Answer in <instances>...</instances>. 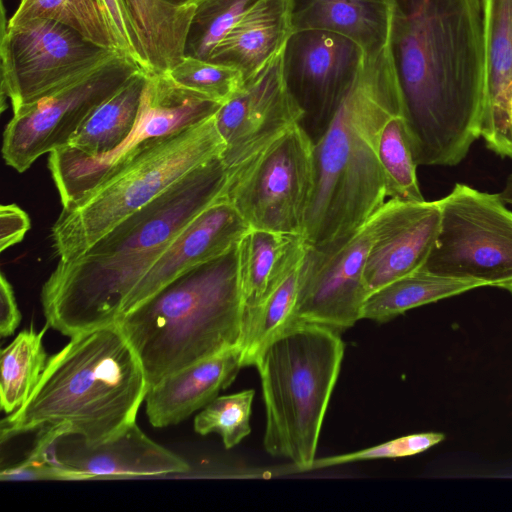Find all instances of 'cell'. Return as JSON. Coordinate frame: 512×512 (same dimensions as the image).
<instances>
[{
  "instance_id": "6da1fadb",
  "label": "cell",
  "mask_w": 512,
  "mask_h": 512,
  "mask_svg": "<svg viewBox=\"0 0 512 512\" xmlns=\"http://www.w3.org/2000/svg\"><path fill=\"white\" fill-rule=\"evenodd\" d=\"M388 48L417 165L454 166L480 137L483 0H390Z\"/></svg>"
},
{
  "instance_id": "7a4b0ae2",
  "label": "cell",
  "mask_w": 512,
  "mask_h": 512,
  "mask_svg": "<svg viewBox=\"0 0 512 512\" xmlns=\"http://www.w3.org/2000/svg\"><path fill=\"white\" fill-rule=\"evenodd\" d=\"M216 157L117 224L82 255L59 260L41 290L46 324L77 334L118 322L129 294L185 226L224 195Z\"/></svg>"
},
{
  "instance_id": "3957f363",
  "label": "cell",
  "mask_w": 512,
  "mask_h": 512,
  "mask_svg": "<svg viewBox=\"0 0 512 512\" xmlns=\"http://www.w3.org/2000/svg\"><path fill=\"white\" fill-rule=\"evenodd\" d=\"M403 114L388 46L362 64L323 133L314 141L315 185L307 243L322 246L351 234L386 201L377 145L387 119Z\"/></svg>"
},
{
  "instance_id": "277c9868",
  "label": "cell",
  "mask_w": 512,
  "mask_h": 512,
  "mask_svg": "<svg viewBox=\"0 0 512 512\" xmlns=\"http://www.w3.org/2000/svg\"><path fill=\"white\" fill-rule=\"evenodd\" d=\"M148 384L117 323L71 337L52 355L27 401L1 421V442L44 427L104 441L136 422Z\"/></svg>"
},
{
  "instance_id": "5b68a950",
  "label": "cell",
  "mask_w": 512,
  "mask_h": 512,
  "mask_svg": "<svg viewBox=\"0 0 512 512\" xmlns=\"http://www.w3.org/2000/svg\"><path fill=\"white\" fill-rule=\"evenodd\" d=\"M117 324L139 357L148 389L185 367L241 348L238 244L183 272Z\"/></svg>"
},
{
  "instance_id": "8992f818",
  "label": "cell",
  "mask_w": 512,
  "mask_h": 512,
  "mask_svg": "<svg viewBox=\"0 0 512 512\" xmlns=\"http://www.w3.org/2000/svg\"><path fill=\"white\" fill-rule=\"evenodd\" d=\"M343 356L339 332L300 323L271 342L255 365L265 406L264 448L298 471H309L316 459Z\"/></svg>"
},
{
  "instance_id": "52a82bcc",
  "label": "cell",
  "mask_w": 512,
  "mask_h": 512,
  "mask_svg": "<svg viewBox=\"0 0 512 512\" xmlns=\"http://www.w3.org/2000/svg\"><path fill=\"white\" fill-rule=\"evenodd\" d=\"M224 149L213 115L166 138L104 178L63 207L54 223L51 238L59 260H72L85 253L191 170L221 157Z\"/></svg>"
},
{
  "instance_id": "ba28073f",
  "label": "cell",
  "mask_w": 512,
  "mask_h": 512,
  "mask_svg": "<svg viewBox=\"0 0 512 512\" xmlns=\"http://www.w3.org/2000/svg\"><path fill=\"white\" fill-rule=\"evenodd\" d=\"M439 204L438 233L422 268L512 293V211L500 196L457 183Z\"/></svg>"
},
{
  "instance_id": "9c48e42d",
  "label": "cell",
  "mask_w": 512,
  "mask_h": 512,
  "mask_svg": "<svg viewBox=\"0 0 512 512\" xmlns=\"http://www.w3.org/2000/svg\"><path fill=\"white\" fill-rule=\"evenodd\" d=\"M222 104L179 86L167 74L147 73L138 120L122 145L101 156H87L68 146L49 153L48 167L62 206L166 138L212 117Z\"/></svg>"
},
{
  "instance_id": "30bf717a",
  "label": "cell",
  "mask_w": 512,
  "mask_h": 512,
  "mask_svg": "<svg viewBox=\"0 0 512 512\" xmlns=\"http://www.w3.org/2000/svg\"><path fill=\"white\" fill-rule=\"evenodd\" d=\"M227 174L224 196L250 228L303 235L315 167L314 141L301 124Z\"/></svg>"
},
{
  "instance_id": "8fae6325",
  "label": "cell",
  "mask_w": 512,
  "mask_h": 512,
  "mask_svg": "<svg viewBox=\"0 0 512 512\" xmlns=\"http://www.w3.org/2000/svg\"><path fill=\"white\" fill-rule=\"evenodd\" d=\"M116 53L51 19L9 23L2 6L1 110L9 101L14 113L87 75Z\"/></svg>"
},
{
  "instance_id": "7c38bea8",
  "label": "cell",
  "mask_w": 512,
  "mask_h": 512,
  "mask_svg": "<svg viewBox=\"0 0 512 512\" xmlns=\"http://www.w3.org/2000/svg\"><path fill=\"white\" fill-rule=\"evenodd\" d=\"M140 70L118 52L87 75L14 112L3 134L6 164L23 173L39 157L68 145L92 111Z\"/></svg>"
},
{
  "instance_id": "4fadbf2b",
  "label": "cell",
  "mask_w": 512,
  "mask_h": 512,
  "mask_svg": "<svg viewBox=\"0 0 512 512\" xmlns=\"http://www.w3.org/2000/svg\"><path fill=\"white\" fill-rule=\"evenodd\" d=\"M379 209L344 238L322 246L308 244L300 268L295 325L317 324L340 333L362 319L369 296L364 270Z\"/></svg>"
},
{
  "instance_id": "5bb4252c",
  "label": "cell",
  "mask_w": 512,
  "mask_h": 512,
  "mask_svg": "<svg viewBox=\"0 0 512 512\" xmlns=\"http://www.w3.org/2000/svg\"><path fill=\"white\" fill-rule=\"evenodd\" d=\"M363 58L357 43L337 33L300 30L288 38L281 54L283 79L313 141L327 127Z\"/></svg>"
},
{
  "instance_id": "9a60e30c",
  "label": "cell",
  "mask_w": 512,
  "mask_h": 512,
  "mask_svg": "<svg viewBox=\"0 0 512 512\" xmlns=\"http://www.w3.org/2000/svg\"><path fill=\"white\" fill-rule=\"evenodd\" d=\"M281 54L246 79L214 115L225 144L221 159L227 171L301 124L302 110L283 79Z\"/></svg>"
},
{
  "instance_id": "2e32d148",
  "label": "cell",
  "mask_w": 512,
  "mask_h": 512,
  "mask_svg": "<svg viewBox=\"0 0 512 512\" xmlns=\"http://www.w3.org/2000/svg\"><path fill=\"white\" fill-rule=\"evenodd\" d=\"M379 211V224L364 270L369 295L421 269L440 224L439 200L410 202L390 198Z\"/></svg>"
},
{
  "instance_id": "e0dca14e",
  "label": "cell",
  "mask_w": 512,
  "mask_h": 512,
  "mask_svg": "<svg viewBox=\"0 0 512 512\" xmlns=\"http://www.w3.org/2000/svg\"><path fill=\"white\" fill-rule=\"evenodd\" d=\"M57 458L70 480L154 476L183 473L187 461L150 439L136 424L97 443L76 434H64Z\"/></svg>"
},
{
  "instance_id": "ac0fdd59",
  "label": "cell",
  "mask_w": 512,
  "mask_h": 512,
  "mask_svg": "<svg viewBox=\"0 0 512 512\" xmlns=\"http://www.w3.org/2000/svg\"><path fill=\"white\" fill-rule=\"evenodd\" d=\"M250 229L223 195L194 217L174 238L125 301L122 315L190 268L236 246Z\"/></svg>"
},
{
  "instance_id": "d6986e66",
  "label": "cell",
  "mask_w": 512,
  "mask_h": 512,
  "mask_svg": "<svg viewBox=\"0 0 512 512\" xmlns=\"http://www.w3.org/2000/svg\"><path fill=\"white\" fill-rule=\"evenodd\" d=\"M485 100L480 137L488 149L512 158L508 105L512 87V0H483Z\"/></svg>"
},
{
  "instance_id": "ffe728a7",
  "label": "cell",
  "mask_w": 512,
  "mask_h": 512,
  "mask_svg": "<svg viewBox=\"0 0 512 512\" xmlns=\"http://www.w3.org/2000/svg\"><path fill=\"white\" fill-rule=\"evenodd\" d=\"M241 348L235 347L185 367L151 386L145 397L152 426L175 425L204 408L236 378Z\"/></svg>"
},
{
  "instance_id": "44dd1931",
  "label": "cell",
  "mask_w": 512,
  "mask_h": 512,
  "mask_svg": "<svg viewBox=\"0 0 512 512\" xmlns=\"http://www.w3.org/2000/svg\"><path fill=\"white\" fill-rule=\"evenodd\" d=\"M303 235L250 228L238 243L243 336L264 300L302 262Z\"/></svg>"
},
{
  "instance_id": "7402d4cb",
  "label": "cell",
  "mask_w": 512,
  "mask_h": 512,
  "mask_svg": "<svg viewBox=\"0 0 512 512\" xmlns=\"http://www.w3.org/2000/svg\"><path fill=\"white\" fill-rule=\"evenodd\" d=\"M292 32L288 0H260L216 46L208 61L237 69L245 81L282 53Z\"/></svg>"
},
{
  "instance_id": "603a6c76",
  "label": "cell",
  "mask_w": 512,
  "mask_h": 512,
  "mask_svg": "<svg viewBox=\"0 0 512 512\" xmlns=\"http://www.w3.org/2000/svg\"><path fill=\"white\" fill-rule=\"evenodd\" d=\"M293 31L322 30L357 43L364 54L388 46L390 0H288Z\"/></svg>"
},
{
  "instance_id": "cb8c5ba5",
  "label": "cell",
  "mask_w": 512,
  "mask_h": 512,
  "mask_svg": "<svg viewBox=\"0 0 512 512\" xmlns=\"http://www.w3.org/2000/svg\"><path fill=\"white\" fill-rule=\"evenodd\" d=\"M137 32L148 74H166L184 58L194 6L176 8L160 0H124Z\"/></svg>"
},
{
  "instance_id": "d4e9b609",
  "label": "cell",
  "mask_w": 512,
  "mask_h": 512,
  "mask_svg": "<svg viewBox=\"0 0 512 512\" xmlns=\"http://www.w3.org/2000/svg\"><path fill=\"white\" fill-rule=\"evenodd\" d=\"M146 77L147 73L138 71L99 104L66 146L87 156H101L122 145L138 120Z\"/></svg>"
},
{
  "instance_id": "484cf974",
  "label": "cell",
  "mask_w": 512,
  "mask_h": 512,
  "mask_svg": "<svg viewBox=\"0 0 512 512\" xmlns=\"http://www.w3.org/2000/svg\"><path fill=\"white\" fill-rule=\"evenodd\" d=\"M485 287L481 282L445 277L423 268L371 293L363 306L362 319L383 323L406 311Z\"/></svg>"
},
{
  "instance_id": "4316f807",
  "label": "cell",
  "mask_w": 512,
  "mask_h": 512,
  "mask_svg": "<svg viewBox=\"0 0 512 512\" xmlns=\"http://www.w3.org/2000/svg\"><path fill=\"white\" fill-rule=\"evenodd\" d=\"M33 326L22 330L1 350L0 403L5 413H13L29 398L47 363L43 337Z\"/></svg>"
},
{
  "instance_id": "83f0119b",
  "label": "cell",
  "mask_w": 512,
  "mask_h": 512,
  "mask_svg": "<svg viewBox=\"0 0 512 512\" xmlns=\"http://www.w3.org/2000/svg\"><path fill=\"white\" fill-rule=\"evenodd\" d=\"M33 18L57 21L98 46L123 53L102 0H20L8 22Z\"/></svg>"
},
{
  "instance_id": "f1b7e54d",
  "label": "cell",
  "mask_w": 512,
  "mask_h": 512,
  "mask_svg": "<svg viewBox=\"0 0 512 512\" xmlns=\"http://www.w3.org/2000/svg\"><path fill=\"white\" fill-rule=\"evenodd\" d=\"M301 264L264 300L252 317L241 343L242 368L255 366L270 343L295 325Z\"/></svg>"
},
{
  "instance_id": "f546056e",
  "label": "cell",
  "mask_w": 512,
  "mask_h": 512,
  "mask_svg": "<svg viewBox=\"0 0 512 512\" xmlns=\"http://www.w3.org/2000/svg\"><path fill=\"white\" fill-rule=\"evenodd\" d=\"M378 160L385 180L387 197L401 201H424L417 164L404 115L391 116L383 125L378 145Z\"/></svg>"
},
{
  "instance_id": "4dcf8cb0",
  "label": "cell",
  "mask_w": 512,
  "mask_h": 512,
  "mask_svg": "<svg viewBox=\"0 0 512 512\" xmlns=\"http://www.w3.org/2000/svg\"><path fill=\"white\" fill-rule=\"evenodd\" d=\"M260 0H196L184 57L209 60L216 46Z\"/></svg>"
},
{
  "instance_id": "1f68e13d",
  "label": "cell",
  "mask_w": 512,
  "mask_h": 512,
  "mask_svg": "<svg viewBox=\"0 0 512 512\" xmlns=\"http://www.w3.org/2000/svg\"><path fill=\"white\" fill-rule=\"evenodd\" d=\"M255 391L217 396L194 419V430L200 435L218 433L226 449L239 444L251 432L250 416Z\"/></svg>"
},
{
  "instance_id": "d6a6232c",
  "label": "cell",
  "mask_w": 512,
  "mask_h": 512,
  "mask_svg": "<svg viewBox=\"0 0 512 512\" xmlns=\"http://www.w3.org/2000/svg\"><path fill=\"white\" fill-rule=\"evenodd\" d=\"M166 74L179 86L220 103L230 99L244 82L237 69L192 57H184Z\"/></svg>"
},
{
  "instance_id": "836d02e7",
  "label": "cell",
  "mask_w": 512,
  "mask_h": 512,
  "mask_svg": "<svg viewBox=\"0 0 512 512\" xmlns=\"http://www.w3.org/2000/svg\"><path fill=\"white\" fill-rule=\"evenodd\" d=\"M445 435L440 432H422L398 437L359 451L315 459L310 470L355 461L389 459L414 456L441 443Z\"/></svg>"
},
{
  "instance_id": "e575fe53",
  "label": "cell",
  "mask_w": 512,
  "mask_h": 512,
  "mask_svg": "<svg viewBox=\"0 0 512 512\" xmlns=\"http://www.w3.org/2000/svg\"><path fill=\"white\" fill-rule=\"evenodd\" d=\"M121 51L146 73L139 39L124 0H102Z\"/></svg>"
},
{
  "instance_id": "d590c367",
  "label": "cell",
  "mask_w": 512,
  "mask_h": 512,
  "mask_svg": "<svg viewBox=\"0 0 512 512\" xmlns=\"http://www.w3.org/2000/svg\"><path fill=\"white\" fill-rule=\"evenodd\" d=\"M31 227L28 214L16 204H3L0 207V250L21 242Z\"/></svg>"
},
{
  "instance_id": "8d00e7d4",
  "label": "cell",
  "mask_w": 512,
  "mask_h": 512,
  "mask_svg": "<svg viewBox=\"0 0 512 512\" xmlns=\"http://www.w3.org/2000/svg\"><path fill=\"white\" fill-rule=\"evenodd\" d=\"M2 481L65 480L61 471L41 462L26 458L23 462L0 472Z\"/></svg>"
},
{
  "instance_id": "74e56055",
  "label": "cell",
  "mask_w": 512,
  "mask_h": 512,
  "mask_svg": "<svg viewBox=\"0 0 512 512\" xmlns=\"http://www.w3.org/2000/svg\"><path fill=\"white\" fill-rule=\"evenodd\" d=\"M0 334L11 336L21 321L12 285L2 273L0 277Z\"/></svg>"
},
{
  "instance_id": "f35d334b",
  "label": "cell",
  "mask_w": 512,
  "mask_h": 512,
  "mask_svg": "<svg viewBox=\"0 0 512 512\" xmlns=\"http://www.w3.org/2000/svg\"><path fill=\"white\" fill-rule=\"evenodd\" d=\"M505 204L512 205V174L506 180L503 190L498 194Z\"/></svg>"
},
{
  "instance_id": "ab89813d",
  "label": "cell",
  "mask_w": 512,
  "mask_h": 512,
  "mask_svg": "<svg viewBox=\"0 0 512 512\" xmlns=\"http://www.w3.org/2000/svg\"><path fill=\"white\" fill-rule=\"evenodd\" d=\"M167 5L176 8H187L193 5L196 0H160Z\"/></svg>"
}]
</instances>
